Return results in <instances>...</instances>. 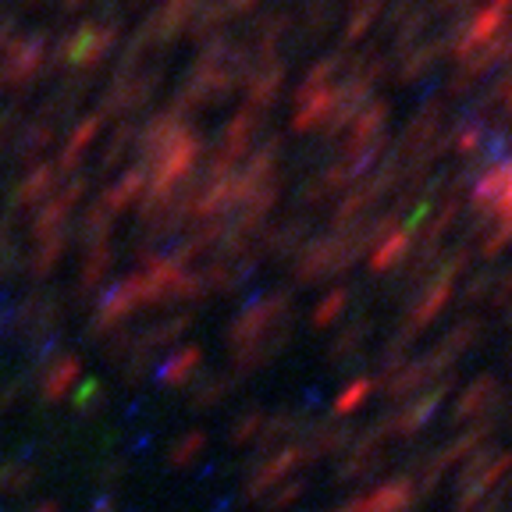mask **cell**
<instances>
[{
  "label": "cell",
  "instance_id": "6da1fadb",
  "mask_svg": "<svg viewBox=\"0 0 512 512\" xmlns=\"http://www.w3.org/2000/svg\"><path fill=\"white\" fill-rule=\"evenodd\" d=\"M384 125H388V104L374 100L363 104V111L349 121V150H345V164H352L356 171L370 168V160L377 157L384 143Z\"/></svg>",
  "mask_w": 512,
  "mask_h": 512
},
{
  "label": "cell",
  "instance_id": "7a4b0ae2",
  "mask_svg": "<svg viewBox=\"0 0 512 512\" xmlns=\"http://www.w3.org/2000/svg\"><path fill=\"white\" fill-rule=\"evenodd\" d=\"M360 246H363V235H345V232L313 242V246L299 256V278H306V281L331 278V274H338L352 256L360 253Z\"/></svg>",
  "mask_w": 512,
  "mask_h": 512
},
{
  "label": "cell",
  "instance_id": "3957f363",
  "mask_svg": "<svg viewBox=\"0 0 512 512\" xmlns=\"http://www.w3.org/2000/svg\"><path fill=\"white\" fill-rule=\"evenodd\" d=\"M509 15H512V0H488V4H484V8L470 18V25L463 29V36H459V43H456L459 61H463V57H470V54H477L480 47H488L498 32L505 29Z\"/></svg>",
  "mask_w": 512,
  "mask_h": 512
},
{
  "label": "cell",
  "instance_id": "277c9868",
  "mask_svg": "<svg viewBox=\"0 0 512 512\" xmlns=\"http://www.w3.org/2000/svg\"><path fill=\"white\" fill-rule=\"evenodd\" d=\"M427 214H431V203H420V207H416V214L409 217L406 224H399V228H392V232H384V239L370 249V267H374V271H392L402 256H406L409 239H413V232H416V224L424 221Z\"/></svg>",
  "mask_w": 512,
  "mask_h": 512
},
{
  "label": "cell",
  "instance_id": "5b68a950",
  "mask_svg": "<svg viewBox=\"0 0 512 512\" xmlns=\"http://www.w3.org/2000/svg\"><path fill=\"white\" fill-rule=\"evenodd\" d=\"M463 267V260H448L445 264V271L438 274V278L427 285V296L416 303V310H413V317H409V335L413 331H424L427 324H431L434 317H438L441 310L448 306V299H452V281H456V271Z\"/></svg>",
  "mask_w": 512,
  "mask_h": 512
},
{
  "label": "cell",
  "instance_id": "8992f818",
  "mask_svg": "<svg viewBox=\"0 0 512 512\" xmlns=\"http://www.w3.org/2000/svg\"><path fill=\"white\" fill-rule=\"evenodd\" d=\"M356 502V512H409L416 502V491L406 477L402 480H388L381 488H374L370 495L352 498Z\"/></svg>",
  "mask_w": 512,
  "mask_h": 512
},
{
  "label": "cell",
  "instance_id": "52a82bcc",
  "mask_svg": "<svg viewBox=\"0 0 512 512\" xmlns=\"http://www.w3.org/2000/svg\"><path fill=\"white\" fill-rule=\"evenodd\" d=\"M111 47H114V32L100 29V25H89V29H82L79 36L72 40L68 57H72L75 64H96Z\"/></svg>",
  "mask_w": 512,
  "mask_h": 512
},
{
  "label": "cell",
  "instance_id": "ba28073f",
  "mask_svg": "<svg viewBox=\"0 0 512 512\" xmlns=\"http://www.w3.org/2000/svg\"><path fill=\"white\" fill-rule=\"evenodd\" d=\"M498 402V381L491 374H484V377H477V381L466 388L463 395H459V402H456V420H470V416H477V413H484L488 406H495Z\"/></svg>",
  "mask_w": 512,
  "mask_h": 512
},
{
  "label": "cell",
  "instance_id": "9c48e42d",
  "mask_svg": "<svg viewBox=\"0 0 512 512\" xmlns=\"http://www.w3.org/2000/svg\"><path fill=\"white\" fill-rule=\"evenodd\" d=\"M281 82H285V68H281L278 61H271L267 68H256L253 86H249V107H256V114L264 111L274 96H278Z\"/></svg>",
  "mask_w": 512,
  "mask_h": 512
},
{
  "label": "cell",
  "instance_id": "30bf717a",
  "mask_svg": "<svg viewBox=\"0 0 512 512\" xmlns=\"http://www.w3.org/2000/svg\"><path fill=\"white\" fill-rule=\"evenodd\" d=\"M381 8H384V0H352L349 15H345V40L356 43L360 36H367L374 18L381 15Z\"/></svg>",
  "mask_w": 512,
  "mask_h": 512
},
{
  "label": "cell",
  "instance_id": "8fae6325",
  "mask_svg": "<svg viewBox=\"0 0 512 512\" xmlns=\"http://www.w3.org/2000/svg\"><path fill=\"white\" fill-rule=\"evenodd\" d=\"M200 360H203V352L196 349V345H185L175 360H168V367L160 370V381H164V384H182L192 370L200 367Z\"/></svg>",
  "mask_w": 512,
  "mask_h": 512
},
{
  "label": "cell",
  "instance_id": "7c38bea8",
  "mask_svg": "<svg viewBox=\"0 0 512 512\" xmlns=\"http://www.w3.org/2000/svg\"><path fill=\"white\" fill-rule=\"evenodd\" d=\"M345 303H349V292H345V288H331L328 296L317 303V310H313V324H317V328H328V324H335V320L342 317Z\"/></svg>",
  "mask_w": 512,
  "mask_h": 512
},
{
  "label": "cell",
  "instance_id": "4fadbf2b",
  "mask_svg": "<svg viewBox=\"0 0 512 512\" xmlns=\"http://www.w3.org/2000/svg\"><path fill=\"white\" fill-rule=\"evenodd\" d=\"M79 377V363L75 360H61L54 370H50L47 384H43V392H47V399H61L64 392H68V384Z\"/></svg>",
  "mask_w": 512,
  "mask_h": 512
},
{
  "label": "cell",
  "instance_id": "5bb4252c",
  "mask_svg": "<svg viewBox=\"0 0 512 512\" xmlns=\"http://www.w3.org/2000/svg\"><path fill=\"white\" fill-rule=\"evenodd\" d=\"M370 392H374V381H370V377H356V381L338 395V413H356V409L370 399Z\"/></svg>",
  "mask_w": 512,
  "mask_h": 512
},
{
  "label": "cell",
  "instance_id": "9a60e30c",
  "mask_svg": "<svg viewBox=\"0 0 512 512\" xmlns=\"http://www.w3.org/2000/svg\"><path fill=\"white\" fill-rule=\"evenodd\" d=\"M54 189V168H40V171H32L29 182L18 189V200H40V196H47V192Z\"/></svg>",
  "mask_w": 512,
  "mask_h": 512
},
{
  "label": "cell",
  "instance_id": "2e32d148",
  "mask_svg": "<svg viewBox=\"0 0 512 512\" xmlns=\"http://www.w3.org/2000/svg\"><path fill=\"white\" fill-rule=\"evenodd\" d=\"M93 136H96V118L86 121V125H82L79 132L72 136V143H68V150H64V168H72L75 160H79V153L93 143Z\"/></svg>",
  "mask_w": 512,
  "mask_h": 512
},
{
  "label": "cell",
  "instance_id": "e0dca14e",
  "mask_svg": "<svg viewBox=\"0 0 512 512\" xmlns=\"http://www.w3.org/2000/svg\"><path fill=\"white\" fill-rule=\"evenodd\" d=\"M456 143L463 153H473L480 143H484V121H466L463 128L456 132Z\"/></svg>",
  "mask_w": 512,
  "mask_h": 512
},
{
  "label": "cell",
  "instance_id": "ac0fdd59",
  "mask_svg": "<svg viewBox=\"0 0 512 512\" xmlns=\"http://www.w3.org/2000/svg\"><path fill=\"white\" fill-rule=\"evenodd\" d=\"M203 445H207V438H203L200 431H192V434H185V441L182 445L171 452L175 456V466H185L189 459H196V452H203Z\"/></svg>",
  "mask_w": 512,
  "mask_h": 512
},
{
  "label": "cell",
  "instance_id": "d6986e66",
  "mask_svg": "<svg viewBox=\"0 0 512 512\" xmlns=\"http://www.w3.org/2000/svg\"><path fill=\"white\" fill-rule=\"evenodd\" d=\"M491 214L498 217V224H509L512 228V164H509V178H505V189H502V200L495 203Z\"/></svg>",
  "mask_w": 512,
  "mask_h": 512
},
{
  "label": "cell",
  "instance_id": "ffe728a7",
  "mask_svg": "<svg viewBox=\"0 0 512 512\" xmlns=\"http://www.w3.org/2000/svg\"><path fill=\"white\" fill-rule=\"evenodd\" d=\"M235 8H249V4H253V0H232Z\"/></svg>",
  "mask_w": 512,
  "mask_h": 512
},
{
  "label": "cell",
  "instance_id": "44dd1931",
  "mask_svg": "<svg viewBox=\"0 0 512 512\" xmlns=\"http://www.w3.org/2000/svg\"><path fill=\"white\" fill-rule=\"evenodd\" d=\"M40 512H57V509H54V505H43V509H40Z\"/></svg>",
  "mask_w": 512,
  "mask_h": 512
}]
</instances>
